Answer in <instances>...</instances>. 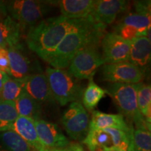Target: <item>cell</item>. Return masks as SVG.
<instances>
[{"mask_svg": "<svg viewBox=\"0 0 151 151\" xmlns=\"http://www.w3.org/2000/svg\"><path fill=\"white\" fill-rule=\"evenodd\" d=\"M8 52L10 74L16 79H22L32 74V67L29 58L22 51V46L6 48Z\"/></svg>", "mask_w": 151, "mask_h": 151, "instance_id": "obj_18", "label": "cell"}, {"mask_svg": "<svg viewBox=\"0 0 151 151\" xmlns=\"http://www.w3.org/2000/svg\"><path fill=\"white\" fill-rule=\"evenodd\" d=\"M24 92V78L16 79L9 76L0 92V100L15 102Z\"/></svg>", "mask_w": 151, "mask_h": 151, "instance_id": "obj_25", "label": "cell"}, {"mask_svg": "<svg viewBox=\"0 0 151 151\" xmlns=\"http://www.w3.org/2000/svg\"><path fill=\"white\" fill-rule=\"evenodd\" d=\"M38 136L42 143L50 151H81L80 145L72 143L56 124L43 119L34 120Z\"/></svg>", "mask_w": 151, "mask_h": 151, "instance_id": "obj_9", "label": "cell"}, {"mask_svg": "<svg viewBox=\"0 0 151 151\" xmlns=\"http://www.w3.org/2000/svg\"><path fill=\"white\" fill-rule=\"evenodd\" d=\"M136 12L150 14V1H137L134 2Z\"/></svg>", "mask_w": 151, "mask_h": 151, "instance_id": "obj_29", "label": "cell"}, {"mask_svg": "<svg viewBox=\"0 0 151 151\" xmlns=\"http://www.w3.org/2000/svg\"><path fill=\"white\" fill-rule=\"evenodd\" d=\"M137 105L139 112L148 123H151V87L145 83L137 84Z\"/></svg>", "mask_w": 151, "mask_h": 151, "instance_id": "obj_24", "label": "cell"}, {"mask_svg": "<svg viewBox=\"0 0 151 151\" xmlns=\"http://www.w3.org/2000/svg\"><path fill=\"white\" fill-rule=\"evenodd\" d=\"M22 29L8 14L0 15V48L20 46Z\"/></svg>", "mask_w": 151, "mask_h": 151, "instance_id": "obj_19", "label": "cell"}, {"mask_svg": "<svg viewBox=\"0 0 151 151\" xmlns=\"http://www.w3.org/2000/svg\"><path fill=\"white\" fill-rule=\"evenodd\" d=\"M10 130L18 134L36 151H50L39 139L32 118L18 116Z\"/></svg>", "mask_w": 151, "mask_h": 151, "instance_id": "obj_16", "label": "cell"}, {"mask_svg": "<svg viewBox=\"0 0 151 151\" xmlns=\"http://www.w3.org/2000/svg\"><path fill=\"white\" fill-rule=\"evenodd\" d=\"M145 75L137 67L129 61L104 64L101 68V77L110 83L138 84Z\"/></svg>", "mask_w": 151, "mask_h": 151, "instance_id": "obj_11", "label": "cell"}, {"mask_svg": "<svg viewBox=\"0 0 151 151\" xmlns=\"http://www.w3.org/2000/svg\"><path fill=\"white\" fill-rule=\"evenodd\" d=\"M99 47L100 43L92 44L77 52L68 67V72L79 81L93 78L98 68L105 64Z\"/></svg>", "mask_w": 151, "mask_h": 151, "instance_id": "obj_7", "label": "cell"}, {"mask_svg": "<svg viewBox=\"0 0 151 151\" xmlns=\"http://www.w3.org/2000/svg\"><path fill=\"white\" fill-rule=\"evenodd\" d=\"M0 70L9 76L10 74L9 60L6 48H0Z\"/></svg>", "mask_w": 151, "mask_h": 151, "instance_id": "obj_28", "label": "cell"}, {"mask_svg": "<svg viewBox=\"0 0 151 151\" xmlns=\"http://www.w3.org/2000/svg\"><path fill=\"white\" fill-rule=\"evenodd\" d=\"M18 117L14 102L0 100V133L10 130Z\"/></svg>", "mask_w": 151, "mask_h": 151, "instance_id": "obj_26", "label": "cell"}, {"mask_svg": "<svg viewBox=\"0 0 151 151\" xmlns=\"http://www.w3.org/2000/svg\"><path fill=\"white\" fill-rule=\"evenodd\" d=\"M55 1L38 0H13L6 1L7 14L21 29L33 27L43 20Z\"/></svg>", "mask_w": 151, "mask_h": 151, "instance_id": "obj_5", "label": "cell"}, {"mask_svg": "<svg viewBox=\"0 0 151 151\" xmlns=\"http://www.w3.org/2000/svg\"><path fill=\"white\" fill-rule=\"evenodd\" d=\"M128 151H151L150 132L134 128Z\"/></svg>", "mask_w": 151, "mask_h": 151, "instance_id": "obj_27", "label": "cell"}, {"mask_svg": "<svg viewBox=\"0 0 151 151\" xmlns=\"http://www.w3.org/2000/svg\"><path fill=\"white\" fill-rule=\"evenodd\" d=\"M24 92L41 106L55 102L46 76L43 73H32L24 78Z\"/></svg>", "mask_w": 151, "mask_h": 151, "instance_id": "obj_14", "label": "cell"}, {"mask_svg": "<svg viewBox=\"0 0 151 151\" xmlns=\"http://www.w3.org/2000/svg\"><path fill=\"white\" fill-rule=\"evenodd\" d=\"M150 14L129 13L124 15L113 25V33L130 41L139 37H147L150 30Z\"/></svg>", "mask_w": 151, "mask_h": 151, "instance_id": "obj_10", "label": "cell"}, {"mask_svg": "<svg viewBox=\"0 0 151 151\" xmlns=\"http://www.w3.org/2000/svg\"><path fill=\"white\" fill-rule=\"evenodd\" d=\"M61 123L71 139L83 141L89 131L90 119L81 100L70 103L62 117Z\"/></svg>", "mask_w": 151, "mask_h": 151, "instance_id": "obj_8", "label": "cell"}, {"mask_svg": "<svg viewBox=\"0 0 151 151\" xmlns=\"http://www.w3.org/2000/svg\"><path fill=\"white\" fill-rule=\"evenodd\" d=\"M105 29L106 25L94 21L90 16L83 18L62 39L48 64L56 69L67 68L77 52L90 45L100 43Z\"/></svg>", "mask_w": 151, "mask_h": 151, "instance_id": "obj_2", "label": "cell"}, {"mask_svg": "<svg viewBox=\"0 0 151 151\" xmlns=\"http://www.w3.org/2000/svg\"><path fill=\"white\" fill-rule=\"evenodd\" d=\"M151 43L148 37H139L130 41L129 62L146 74L150 63Z\"/></svg>", "mask_w": 151, "mask_h": 151, "instance_id": "obj_15", "label": "cell"}, {"mask_svg": "<svg viewBox=\"0 0 151 151\" xmlns=\"http://www.w3.org/2000/svg\"><path fill=\"white\" fill-rule=\"evenodd\" d=\"M106 92L93 81L89 80L88 86L83 90L82 94V104L86 111H92L97 106L101 99L105 97Z\"/></svg>", "mask_w": 151, "mask_h": 151, "instance_id": "obj_23", "label": "cell"}, {"mask_svg": "<svg viewBox=\"0 0 151 151\" xmlns=\"http://www.w3.org/2000/svg\"><path fill=\"white\" fill-rule=\"evenodd\" d=\"M46 76L55 101L64 106L82 98L85 88L81 81L65 69L47 67Z\"/></svg>", "mask_w": 151, "mask_h": 151, "instance_id": "obj_4", "label": "cell"}, {"mask_svg": "<svg viewBox=\"0 0 151 151\" xmlns=\"http://www.w3.org/2000/svg\"><path fill=\"white\" fill-rule=\"evenodd\" d=\"M29 144L12 130L0 133V151H32Z\"/></svg>", "mask_w": 151, "mask_h": 151, "instance_id": "obj_22", "label": "cell"}, {"mask_svg": "<svg viewBox=\"0 0 151 151\" xmlns=\"http://www.w3.org/2000/svg\"><path fill=\"white\" fill-rule=\"evenodd\" d=\"M9 77V76L6 73L4 72L1 70H0V92H1V89H2V87L4 84L5 81H6V79Z\"/></svg>", "mask_w": 151, "mask_h": 151, "instance_id": "obj_30", "label": "cell"}, {"mask_svg": "<svg viewBox=\"0 0 151 151\" xmlns=\"http://www.w3.org/2000/svg\"><path fill=\"white\" fill-rule=\"evenodd\" d=\"M129 1L125 0H96L90 16L98 23L106 26L113 23L119 15L129 9Z\"/></svg>", "mask_w": 151, "mask_h": 151, "instance_id": "obj_13", "label": "cell"}, {"mask_svg": "<svg viewBox=\"0 0 151 151\" xmlns=\"http://www.w3.org/2000/svg\"><path fill=\"white\" fill-rule=\"evenodd\" d=\"M83 19L67 18L62 16L43 19L28 29L26 36L28 48L48 63L62 39Z\"/></svg>", "mask_w": 151, "mask_h": 151, "instance_id": "obj_1", "label": "cell"}, {"mask_svg": "<svg viewBox=\"0 0 151 151\" xmlns=\"http://www.w3.org/2000/svg\"><path fill=\"white\" fill-rule=\"evenodd\" d=\"M134 127L126 122L120 114H111L99 111H92V118L89 123V129H101L113 128L129 132Z\"/></svg>", "mask_w": 151, "mask_h": 151, "instance_id": "obj_17", "label": "cell"}, {"mask_svg": "<svg viewBox=\"0 0 151 151\" xmlns=\"http://www.w3.org/2000/svg\"><path fill=\"white\" fill-rule=\"evenodd\" d=\"M111 96L122 116H126L137 127L150 132V124L139 112L137 105V84L109 83L105 90Z\"/></svg>", "mask_w": 151, "mask_h": 151, "instance_id": "obj_3", "label": "cell"}, {"mask_svg": "<svg viewBox=\"0 0 151 151\" xmlns=\"http://www.w3.org/2000/svg\"><path fill=\"white\" fill-rule=\"evenodd\" d=\"M100 46L102 50L105 64L129 61L130 41L113 32L106 33L101 39Z\"/></svg>", "mask_w": 151, "mask_h": 151, "instance_id": "obj_12", "label": "cell"}, {"mask_svg": "<svg viewBox=\"0 0 151 151\" xmlns=\"http://www.w3.org/2000/svg\"><path fill=\"white\" fill-rule=\"evenodd\" d=\"M14 103L18 116L31 118L33 120L41 119L42 106L27 92H22Z\"/></svg>", "mask_w": 151, "mask_h": 151, "instance_id": "obj_21", "label": "cell"}, {"mask_svg": "<svg viewBox=\"0 0 151 151\" xmlns=\"http://www.w3.org/2000/svg\"><path fill=\"white\" fill-rule=\"evenodd\" d=\"M7 11L6 9V1H0V15L6 14Z\"/></svg>", "mask_w": 151, "mask_h": 151, "instance_id": "obj_31", "label": "cell"}, {"mask_svg": "<svg viewBox=\"0 0 151 151\" xmlns=\"http://www.w3.org/2000/svg\"><path fill=\"white\" fill-rule=\"evenodd\" d=\"M134 127L129 132L113 128L89 129L85 143L90 151H128Z\"/></svg>", "mask_w": 151, "mask_h": 151, "instance_id": "obj_6", "label": "cell"}, {"mask_svg": "<svg viewBox=\"0 0 151 151\" xmlns=\"http://www.w3.org/2000/svg\"><path fill=\"white\" fill-rule=\"evenodd\" d=\"M61 16L67 18H86L91 14L96 0H60L57 1Z\"/></svg>", "mask_w": 151, "mask_h": 151, "instance_id": "obj_20", "label": "cell"}]
</instances>
